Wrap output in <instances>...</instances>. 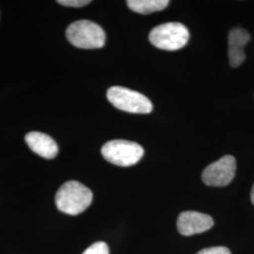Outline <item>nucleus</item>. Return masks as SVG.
<instances>
[{
	"label": "nucleus",
	"mask_w": 254,
	"mask_h": 254,
	"mask_svg": "<svg viewBox=\"0 0 254 254\" xmlns=\"http://www.w3.org/2000/svg\"><path fill=\"white\" fill-rule=\"evenodd\" d=\"M149 40L153 46L167 51L179 50L186 46L190 40L188 27L181 23L170 22L154 27Z\"/></svg>",
	"instance_id": "obj_3"
},
{
	"label": "nucleus",
	"mask_w": 254,
	"mask_h": 254,
	"mask_svg": "<svg viewBox=\"0 0 254 254\" xmlns=\"http://www.w3.org/2000/svg\"><path fill=\"white\" fill-rule=\"evenodd\" d=\"M28 147L35 154L46 158L52 159L59 153V147L51 136L41 132H29L25 136Z\"/></svg>",
	"instance_id": "obj_9"
},
{
	"label": "nucleus",
	"mask_w": 254,
	"mask_h": 254,
	"mask_svg": "<svg viewBox=\"0 0 254 254\" xmlns=\"http://www.w3.org/2000/svg\"><path fill=\"white\" fill-rule=\"evenodd\" d=\"M68 41L78 48H102L106 44V33L96 23L90 20H78L66 29Z\"/></svg>",
	"instance_id": "obj_2"
},
{
	"label": "nucleus",
	"mask_w": 254,
	"mask_h": 254,
	"mask_svg": "<svg viewBox=\"0 0 254 254\" xmlns=\"http://www.w3.org/2000/svg\"><path fill=\"white\" fill-rule=\"evenodd\" d=\"M197 254H231V252L226 247H212L203 249Z\"/></svg>",
	"instance_id": "obj_13"
},
{
	"label": "nucleus",
	"mask_w": 254,
	"mask_h": 254,
	"mask_svg": "<svg viewBox=\"0 0 254 254\" xmlns=\"http://www.w3.org/2000/svg\"><path fill=\"white\" fill-rule=\"evenodd\" d=\"M107 97L115 108L129 113L148 114L153 110L152 102L145 95L125 87L109 88Z\"/></svg>",
	"instance_id": "obj_5"
},
{
	"label": "nucleus",
	"mask_w": 254,
	"mask_h": 254,
	"mask_svg": "<svg viewBox=\"0 0 254 254\" xmlns=\"http://www.w3.org/2000/svg\"><path fill=\"white\" fill-rule=\"evenodd\" d=\"M58 3L66 7L79 8L90 4L91 1L90 0H59Z\"/></svg>",
	"instance_id": "obj_12"
},
{
	"label": "nucleus",
	"mask_w": 254,
	"mask_h": 254,
	"mask_svg": "<svg viewBox=\"0 0 254 254\" xmlns=\"http://www.w3.org/2000/svg\"><path fill=\"white\" fill-rule=\"evenodd\" d=\"M251 199H252V201H253L254 205V185L253 187V190H252V193H251Z\"/></svg>",
	"instance_id": "obj_14"
},
{
	"label": "nucleus",
	"mask_w": 254,
	"mask_h": 254,
	"mask_svg": "<svg viewBox=\"0 0 254 254\" xmlns=\"http://www.w3.org/2000/svg\"><path fill=\"white\" fill-rule=\"evenodd\" d=\"M251 40L250 33L242 27L231 29L228 36L229 63L234 68L240 66L246 59L245 46Z\"/></svg>",
	"instance_id": "obj_8"
},
{
	"label": "nucleus",
	"mask_w": 254,
	"mask_h": 254,
	"mask_svg": "<svg viewBox=\"0 0 254 254\" xmlns=\"http://www.w3.org/2000/svg\"><path fill=\"white\" fill-rule=\"evenodd\" d=\"M214 226V220L209 215L196 211L183 212L177 219V229L183 236H189L208 231Z\"/></svg>",
	"instance_id": "obj_7"
},
{
	"label": "nucleus",
	"mask_w": 254,
	"mask_h": 254,
	"mask_svg": "<svg viewBox=\"0 0 254 254\" xmlns=\"http://www.w3.org/2000/svg\"><path fill=\"white\" fill-rule=\"evenodd\" d=\"M236 170V158L226 154L206 167L202 172L201 178L209 187H226L235 178Z\"/></svg>",
	"instance_id": "obj_6"
},
{
	"label": "nucleus",
	"mask_w": 254,
	"mask_h": 254,
	"mask_svg": "<svg viewBox=\"0 0 254 254\" xmlns=\"http://www.w3.org/2000/svg\"><path fill=\"white\" fill-rule=\"evenodd\" d=\"M92 192L77 181H68L59 189L55 202L61 212L71 216L81 214L92 202Z\"/></svg>",
	"instance_id": "obj_1"
},
{
	"label": "nucleus",
	"mask_w": 254,
	"mask_h": 254,
	"mask_svg": "<svg viewBox=\"0 0 254 254\" xmlns=\"http://www.w3.org/2000/svg\"><path fill=\"white\" fill-rule=\"evenodd\" d=\"M82 254H109V246L105 242H96L90 246Z\"/></svg>",
	"instance_id": "obj_11"
},
{
	"label": "nucleus",
	"mask_w": 254,
	"mask_h": 254,
	"mask_svg": "<svg viewBox=\"0 0 254 254\" xmlns=\"http://www.w3.org/2000/svg\"><path fill=\"white\" fill-rule=\"evenodd\" d=\"M169 0H129L127 4L129 9L140 14H149L166 9Z\"/></svg>",
	"instance_id": "obj_10"
},
{
	"label": "nucleus",
	"mask_w": 254,
	"mask_h": 254,
	"mask_svg": "<svg viewBox=\"0 0 254 254\" xmlns=\"http://www.w3.org/2000/svg\"><path fill=\"white\" fill-rule=\"evenodd\" d=\"M104 158L120 167H130L143 156L144 150L138 143L126 139H114L107 142L101 150Z\"/></svg>",
	"instance_id": "obj_4"
}]
</instances>
